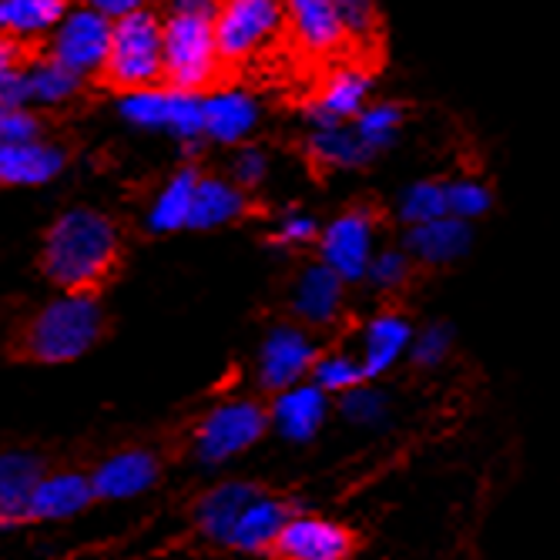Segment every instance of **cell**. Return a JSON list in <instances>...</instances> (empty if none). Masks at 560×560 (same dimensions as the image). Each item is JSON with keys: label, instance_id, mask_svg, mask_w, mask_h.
<instances>
[{"label": "cell", "instance_id": "obj_1", "mask_svg": "<svg viewBox=\"0 0 560 560\" xmlns=\"http://www.w3.org/2000/svg\"><path fill=\"white\" fill-rule=\"evenodd\" d=\"M34 266L61 295L101 302L125 279L128 238L112 215L78 206L44 229Z\"/></svg>", "mask_w": 560, "mask_h": 560}, {"label": "cell", "instance_id": "obj_2", "mask_svg": "<svg viewBox=\"0 0 560 560\" xmlns=\"http://www.w3.org/2000/svg\"><path fill=\"white\" fill-rule=\"evenodd\" d=\"M112 336L115 316L105 302L58 295L8 326L0 339V360L14 366H68Z\"/></svg>", "mask_w": 560, "mask_h": 560}, {"label": "cell", "instance_id": "obj_3", "mask_svg": "<svg viewBox=\"0 0 560 560\" xmlns=\"http://www.w3.org/2000/svg\"><path fill=\"white\" fill-rule=\"evenodd\" d=\"M105 78L115 91L131 94L165 81V24L155 11H138L115 21Z\"/></svg>", "mask_w": 560, "mask_h": 560}, {"label": "cell", "instance_id": "obj_4", "mask_svg": "<svg viewBox=\"0 0 560 560\" xmlns=\"http://www.w3.org/2000/svg\"><path fill=\"white\" fill-rule=\"evenodd\" d=\"M272 427V410L259 399H232L201 413L185 433V450L201 464H222L256 446Z\"/></svg>", "mask_w": 560, "mask_h": 560}, {"label": "cell", "instance_id": "obj_5", "mask_svg": "<svg viewBox=\"0 0 560 560\" xmlns=\"http://www.w3.org/2000/svg\"><path fill=\"white\" fill-rule=\"evenodd\" d=\"M165 84L191 94H206L222 74L215 44V21L165 14Z\"/></svg>", "mask_w": 560, "mask_h": 560}, {"label": "cell", "instance_id": "obj_6", "mask_svg": "<svg viewBox=\"0 0 560 560\" xmlns=\"http://www.w3.org/2000/svg\"><path fill=\"white\" fill-rule=\"evenodd\" d=\"M285 31L282 0H225L215 18V44L222 68H238L259 58Z\"/></svg>", "mask_w": 560, "mask_h": 560}, {"label": "cell", "instance_id": "obj_7", "mask_svg": "<svg viewBox=\"0 0 560 560\" xmlns=\"http://www.w3.org/2000/svg\"><path fill=\"white\" fill-rule=\"evenodd\" d=\"M112 34H115V21H108L105 14H97L84 4L71 8L68 18L58 24V31L50 34L47 58L78 74L81 81L91 74H105Z\"/></svg>", "mask_w": 560, "mask_h": 560}, {"label": "cell", "instance_id": "obj_8", "mask_svg": "<svg viewBox=\"0 0 560 560\" xmlns=\"http://www.w3.org/2000/svg\"><path fill=\"white\" fill-rule=\"evenodd\" d=\"M201 101L206 94H191V91H178L172 84H155L144 91H131L121 94V115L138 125V128H151V131H172L175 138H201L206 135V118H201Z\"/></svg>", "mask_w": 560, "mask_h": 560}, {"label": "cell", "instance_id": "obj_9", "mask_svg": "<svg viewBox=\"0 0 560 560\" xmlns=\"http://www.w3.org/2000/svg\"><path fill=\"white\" fill-rule=\"evenodd\" d=\"M168 467V453L148 443H128L108 453L105 460H97L91 467V483L97 503L108 500H128L138 497L151 487H159Z\"/></svg>", "mask_w": 560, "mask_h": 560}, {"label": "cell", "instance_id": "obj_10", "mask_svg": "<svg viewBox=\"0 0 560 560\" xmlns=\"http://www.w3.org/2000/svg\"><path fill=\"white\" fill-rule=\"evenodd\" d=\"M376 229H380V215L370 206H352L342 215H336L323 235H319V252L323 262L339 272L346 282L363 279L376 259Z\"/></svg>", "mask_w": 560, "mask_h": 560}, {"label": "cell", "instance_id": "obj_11", "mask_svg": "<svg viewBox=\"0 0 560 560\" xmlns=\"http://www.w3.org/2000/svg\"><path fill=\"white\" fill-rule=\"evenodd\" d=\"M363 547L360 534L339 521L295 514L266 550L269 560H349Z\"/></svg>", "mask_w": 560, "mask_h": 560}, {"label": "cell", "instance_id": "obj_12", "mask_svg": "<svg viewBox=\"0 0 560 560\" xmlns=\"http://www.w3.org/2000/svg\"><path fill=\"white\" fill-rule=\"evenodd\" d=\"M55 464L58 456L47 450H34V446L0 450V517L11 527L27 524L31 500L44 483V477L55 470Z\"/></svg>", "mask_w": 560, "mask_h": 560}, {"label": "cell", "instance_id": "obj_13", "mask_svg": "<svg viewBox=\"0 0 560 560\" xmlns=\"http://www.w3.org/2000/svg\"><path fill=\"white\" fill-rule=\"evenodd\" d=\"M285 37L302 58H332L346 47L349 34L332 0H282Z\"/></svg>", "mask_w": 560, "mask_h": 560}, {"label": "cell", "instance_id": "obj_14", "mask_svg": "<svg viewBox=\"0 0 560 560\" xmlns=\"http://www.w3.org/2000/svg\"><path fill=\"white\" fill-rule=\"evenodd\" d=\"M316 363H319V349L310 342V336L299 332L295 326H279L269 332L259 352V386L269 396H279L299 386V380L305 373H313Z\"/></svg>", "mask_w": 560, "mask_h": 560}, {"label": "cell", "instance_id": "obj_15", "mask_svg": "<svg viewBox=\"0 0 560 560\" xmlns=\"http://www.w3.org/2000/svg\"><path fill=\"white\" fill-rule=\"evenodd\" d=\"M269 490L259 487V483H248V480H229V483H219L212 490L201 493L195 503H191V524L195 530L206 537V540H215V544H229L232 530L238 527L242 514L248 511L252 503L262 500Z\"/></svg>", "mask_w": 560, "mask_h": 560}, {"label": "cell", "instance_id": "obj_16", "mask_svg": "<svg viewBox=\"0 0 560 560\" xmlns=\"http://www.w3.org/2000/svg\"><path fill=\"white\" fill-rule=\"evenodd\" d=\"M94 483H91V467H74V464H55L44 477V483L37 487L31 511H27V524H44V521H65L74 517L88 506H94Z\"/></svg>", "mask_w": 560, "mask_h": 560}, {"label": "cell", "instance_id": "obj_17", "mask_svg": "<svg viewBox=\"0 0 560 560\" xmlns=\"http://www.w3.org/2000/svg\"><path fill=\"white\" fill-rule=\"evenodd\" d=\"M370 88H373V78L363 68H339V71H332L323 81V88L310 101L305 115H310V121L316 128H342V125H352L355 118L366 112Z\"/></svg>", "mask_w": 560, "mask_h": 560}, {"label": "cell", "instance_id": "obj_18", "mask_svg": "<svg viewBox=\"0 0 560 560\" xmlns=\"http://www.w3.org/2000/svg\"><path fill=\"white\" fill-rule=\"evenodd\" d=\"M68 165V151L47 138L0 148V188H34L58 178Z\"/></svg>", "mask_w": 560, "mask_h": 560}, {"label": "cell", "instance_id": "obj_19", "mask_svg": "<svg viewBox=\"0 0 560 560\" xmlns=\"http://www.w3.org/2000/svg\"><path fill=\"white\" fill-rule=\"evenodd\" d=\"M201 118H206V138L235 144L256 128L259 105H256V97L242 88H215L201 101Z\"/></svg>", "mask_w": 560, "mask_h": 560}, {"label": "cell", "instance_id": "obj_20", "mask_svg": "<svg viewBox=\"0 0 560 560\" xmlns=\"http://www.w3.org/2000/svg\"><path fill=\"white\" fill-rule=\"evenodd\" d=\"M342 299H346V279L339 272H332L326 262L310 266L292 292V313L302 323H313V326H329L339 319L342 310Z\"/></svg>", "mask_w": 560, "mask_h": 560}, {"label": "cell", "instance_id": "obj_21", "mask_svg": "<svg viewBox=\"0 0 560 560\" xmlns=\"http://www.w3.org/2000/svg\"><path fill=\"white\" fill-rule=\"evenodd\" d=\"M252 215V201L245 188H238L232 178H215V175H201L198 191H195V206H191V222L188 229H222L238 219Z\"/></svg>", "mask_w": 560, "mask_h": 560}, {"label": "cell", "instance_id": "obj_22", "mask_svg": "<svg viewBox=\"0 0 560 560\" xmlns=\"http://www.w3.org/2000/svg\"><path fill=\"white\" fill-rule=\"evenodd\" d=\"M326 389L313 386H292L272 399V427H279L282 436L289 440H310L326 420Z\"/></svg>", "mask_w": 560, "mask_h": 560}, {"label": "cell", "instance_id": "obj_23", "mask_svg": "<svg viewBox=\"0 0 560 560\" xmlns=\"http://www.w3.org/2000/svg\"><path fill=\"white\" fill-rule=\"evenodd\" d=\"M68 0H0V37L18 44L55 34L68 18Z\"/></svg>", "mask_w": 560, "mask_h": 560}, {"label": "cell", "instance_id": "obj_24", "mask_svg": "<svg viewBox=\"0 0 560 560\" xmlns=\"http://www.w3.org/2000/svg\"><path fill=\"white\" fill-rule=\"evenodd\" d=\"M295 517V506L279 500V497H262L248 506V511L242 514L238 527L232 530L229 537V547L232 550H245V553H262L272 547V540L282 534V527Z\"/></svg>", "mask_w": 560, "mask_h": 560}, {"label": "cell", "instance_id": "obj_25", "mask_svg": "<svg viewBox=\"0 0 560 560\" xmlns=\"http://www.w3.org/2000/svg\"><path fill=\"white\" fill-rule=\"evenodd\" d=\"M467 248H470V225L453 215L417 225L406 235V252L427 266H446L453 259H460Z\"/></svg>", "mask_w": 560, "mask_h": 560}, {"label": "cell", "instance_id": "obj_26", "mask_svg": "<svg viewBox=\"0 0 560 560\" xmlns=\"http://www.w3.org/2000/svg\"><path fill=\"white\" fill-rule=\"evenodd\" d=\"M198 182H201V175L195 168H182V172H175L168 178V185L159 191L155 206H151V212H148L151 232H178V229H188Z\"/></svg>", "mask_w": 560, "mask_h": 560}, {"label": "cell", "instance_id": "obj_27", "mask_svg": "<svg viewBox=\"0 0 560 560\" xmlns=\"http://www.w3.org/2000/svg\"><path fill=\"white\" fill-rule=\"evenodd\" d=\"M413 329L406 323L399 313H380L370 329H366V346H363V370H366V380L386 373L396 360L399 352L410 342Z\"/></svg>", "mask_w": 560, "mask_h": 560}, {"label": "cell", "instance_id": "obj_28", "mask_svg": "<svg viewBox=\"0 0 560 560\" xmlns=\"http://www.w3.org/2000/svg\"><path fill=\"white\" fill-rule=\"evenodd\" d=\"M310 155L326 168H360L373 159V151L360 141L352 125H342V128H316V135L310 138Z\"/></svg>", "mask_w": 560, "mask_h": 560}, {"label": "cell", "instance_id": "obj_29", "mask_svg": "<svg viewBox=\"0 0 560 560\" xmlns=\"http://www.w3.org/2000/svg\"><path fill=\"white\" fill-rule=\"evenodd\" d=\"M81 91V78L71 74L68 68L55 65L50 58L27 65L24 71V101L31 105H65Z\"/></svg>", "mask_w": 560, "mask_h": 560}, {"label": "cell", "instance_id": "obj_30", "mask_svg": "<svg viewBox=\"0 0 560 560\" xmlns=\"http://www.w3.org/2000/svg\"><path fill=\"white\" fill-rule=\"evenodd\" d=\"M450 206H446V182H417L402 191L399 198V219L417 229L436 219H446Z\"/></svg>", "mask_w": 560, "mask_h": 560}, {"label": "cell", "instance_id": "obj_31", "mask_svg": "<svg viewBox=\"0 0 560 560\" xmlns=\"http://www.w3.org/2000/svg\"><path fill=\"white\" fill-rule=\"evenodd\" d=\"M402 125V108L399 105H389V101H380V105H366V112L352 121L355 135H360V141L373 151H383L386 144H393L396 131Z\"/></svg>", "mask_w": 560, "mask_h": 560}, {"label": "cell", "instance_id": "obj_32", "mask_svg": "<svg viewBox=\"0 0 560 560\" xmlns=\"http://www.w3.org/2000/svg\"><path fill=\"white\" fill-rule=\"evenodd\" d=\"M313 376H316V386L326 393H352L355 386H363L366 370H363V360H352L346 352H332V355H319Z\"/></svg>", "mask_w": 560, "mask_h": 560}, {"label": "cell", "instance_id": "obj_33", "mask_svg": "<svg viewBox=\"0 0 560 560\" xmlns=\"http://www.w3.org/2000/svg\"><path fill=\"white\" fill-rule=\"evenodd\" d=\"M490 188L477 178H456V182H446V206H450V215L453 219H480L487 209H490Z\"/></svg>", "mask_w": 560, "mask_h": 560}, {"label": "cell", "instance_id": "obj_34", "mask_svg": "<svg viewBox=\"0 0 560 560\" xmlns=\"http://www.w3.org/2000/svg\"><path fill=\"white\" fill-rule=\"evenodd\" d=\"M342 24H346V34L349 40L355 44H366L376 37V27H380V18H376V0H332Z\"/></svg>", "mask_w": 560, "mask_h": 560}, {"label": "cell", "instance_id": "obj_35", "mask_svg": "<svg viewBox=\"0 0 560 560\" xmlns=\"http://www.w3.org/2000/svg\"><path fill=\"white\" fill-rule=\"evenodd\" d=\"M44 138L40 118L24 105H0V148Z\"/></svg>", "mask_w": 560, "mask_h": 560}, {"label": "cell", "instance_id": "obj_36", "mask_svg": "<svg viewBox=\"0 0 560 560\" xmlns=\"http://www.w3.org/2000/svg\"><path fill=\"white\" fill-rule=\"evenodd\" d=\"M366 276H370L380 289L393 292V289H399V285L410 282V276H413V259L406 256V252L386 248V252H380V256L373 259V266H370Z\"/></svg>", "mask_w": 560, "mask_h": 560}, {"label": "cell", "instance_id": "obj_37", "mask_svg": "<svg viewBox=\"0 0 560 560\" xmlns=\"http://www.w3.org/2000/svg\"><path fill=\"white\" fill-rule=\"evenodd\" d=\"M266 168H269V162H266V155H262L259 148H242L238 155H235V162H232V182L238 188L252 191L266 178Z\"/></svg>", "mask_w": 560, "mask_h": 560}, {"label": "cell", "instance_id": "obj_38", "mask_svg": "<svg viewBox=\"0 0 560 560\" xmlns=\"http://www.w3.org/2000/svg\"><path fill=\"white\" fill-rule=\"evenodd\" d=\"M450 349V329L446 326H430L427 332H420L417 346H413V363L417 366H436Z\"/></svg>", "mask_w": 560, "mask_h": 560}, {"label": "cell", "instance_id": "obj_39", "mask_svg": "<svg viewBox=\"0 0 560 560\" xmlns=\"http://www.w3.org/2000/svg\"><path fill=\"white\" fill-rule=\"evenodd\" d=\"M319 235H323L319 225H316L313 219H305V215H285L282 225H279V232H276L279 242H295V245H302V242H316Z\"/></svg>", "mask_w": 560, "mask_h": 560}, {"label": "cell", "instance_id": "obj_40", "mask_svg": "<svg viewBox=\"0 0 560 560\" xmlns=\"http://www.w3.org/2000/svg\"><path fill=\"white\" fill-rule=\"evenodd\" d=\"M144 4L148 0H84V8L105 14L108 21H121L128 14H138V11H144Z\"/></svg>", "mask_w": 560, "mask_h": 560}, {"label": "cell", "instance_id": "obj_41", "mask_svg": "<svg viewBox=\"0 0 560 560\" xmlns=\"http://www.w3.org/2000/svg\"><path fill=\"white\" fill-rule=\"evenodd\" d=\"M225 0H168V14H188V18H206L215 21Z\"/></svg>", "mask_w": 560, "mask_h": 560}, {"label": "cell", "instance_id": "obj_42", "mask_svg": "<svg viewBox=\"0 0 560 560\" xmlns=\"http://www.w3.org/2000/svg\"><path fill=\"white\" fill-rule=\"evenodd\" d=\"M380 406H383V402H380L373 393H366V389H360V393L352 389V393L342 399V410H346L352 420H370V417H373V410H380Z\"/></svg>", "mask_w": 560, "mask_h": 560}, {"label": "cell", "instance_id": "obj_43", "mask_svg": "<svg viewBox=\"0 0 560 560\" xmlns=\"http://www.w3.org/2000/svg\"><path fill=\"white\" fill-rule=\"evenodd\" d=\"M4 527H11V524H8V521H4V517H0V530H4Z\"/></svg>", "mask_w": 560, "mask_h": 560}]
</instances>
